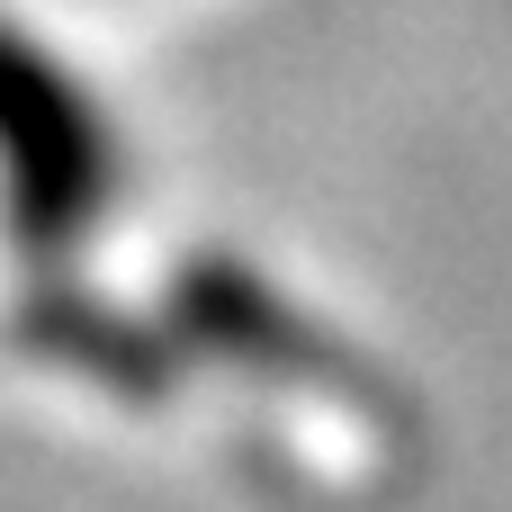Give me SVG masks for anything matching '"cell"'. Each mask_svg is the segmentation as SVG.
<instances>
[{
  "label": "cell",
  "instance_id": "7a4b0ae2",
  "mask_svg": "<svg viewBox=\"0 0 512 512\" xmlns=\"http://www.w3.org/2000/svg\"><path fill=\"white\" fill-rule=\"evenodd\" d=\"M171 315L198 333V351H216V360H243V369H261V378H315V387H360V369L324 342V333H306L261 279H243L234 261H198L180 288H171Z\"/></svg>",
  "mask_w": 512,
  "mask_h": 512
},
{
  "label": "cell",
  "instance_id": "3957f363",
  "mask_svg": "<svg viewBox=\"0 0 512 512\" xmlns=\"http://www.w3.org/2000/svg\"><path fill=\"white\" fill-rule=\"evenodd\" d=\"M54 360H72V369H90V378H108V387H126V396H162L171 387V342H153V333H135V324H117L108 306H81V297H54L36 324H27Z\"/></svg>",
  "mask_w": 512,
  "mask_h": 512
},
{
  "label": "cell",
  "instance_id": "6da1fadb",
  "mask_svg": "<svg viewBox=\"0 0 512 512\" xmlns=\"http://www.w3.org/2000/svg\"><path fill=\"white\" fill-rule=\"evenodd\" d=\"M108 180L117 153L99 135V108L0 18V189L27 261H63L108 207Z\"/></svg>",
  "mask_w": 512,
  "mask_h": 512
}]
</instances>
